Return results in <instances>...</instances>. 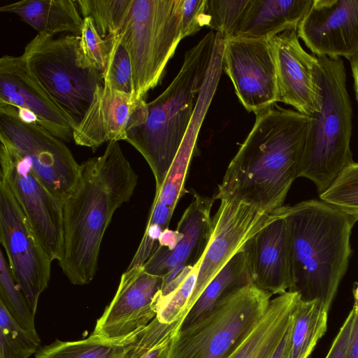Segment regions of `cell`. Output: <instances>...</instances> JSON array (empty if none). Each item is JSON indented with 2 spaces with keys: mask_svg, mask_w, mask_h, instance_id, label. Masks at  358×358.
I'll list each match as a JSON object with an SVG mask.
<instances>
[{
  "mask_svg": "<svg viewBox=\"0 0 358 358\" xmlns=\"http://www.w3.org/2000/svg\"><path fill=\"white\" fill-rule=\"evenodd\" d=\"M193 199L180 218L177 230L183 237L172 250L158 246L143 265L145 272L164 278V285L175 279L187 266L199 263L212 234L210 210L215 198L193 194Z\"/></svg>",
  "mask_w": 358,
  "mask_h": 358,
  "instance_id": "cell-19",
  "label": "cell"
},
{
  "mask_svg": "<svg viewBox=\"0 0 358 358\" xmlns=\"http://www.w3.org/2000/svg\"><path fill=\"white\" fill-rule=\"evenodd\" d=\"M286 217L292 278L289 291L302 301H317L329 311L348 268L358 213L310 199L287 206Z\"/></svg>",
  "mask_w": 358,
  "mask_h": 358,
  "instance_id": "cell-3",
  "label": "cell"
},
{
  "mask_svg": "<svg viewBox=\"0 0 358 358\" xmlns=\"http://www.w3.org/2000/svg\"><path fill=\"white\" fill-rule=\"evenodd\" d=\"M166 229L162 224L148 219L143 238L127 269L143 266L157 249L159 238Z\"/></svg>",
  "mask_w": 358,
  "mask_h": 358,
  "instance_id": "cell-36",
  "label": "cell"
},
{
  "mask_svg": "<svg viewBox=\"0 0 358 358\" xmlns=\"http://www.w3.org/2000/svg\"><path fill=\"white\" fill-rule=\"evenodd\" d=\"M163 285V277L145 272L143 266L127 268L91 334L120 339L142 330L157 316V299Z\"/></svg>",
  "mask_w": 358,
  "mask_h": 358,
  "instance_id": "cell-14",
  "label": "cell"
},
{
  "mask_svg": "<svg viewBox=\"0 0 358 358\" xmlns=\"http://www.w3.org/2000/svg\"><path fill=\"white\" fill-rule=\"evenodd\" d=\"M352 310L353 320L345 358H358V301H355Z\"/></svg>",
  "mask_w": 358,
  "mask_h": 358,
  "instance_id": "cell-38",
  "label": "cell"
},
{
  "mask_svg": "<svg viewBox=\"0 0 358 358\" xmlns=\"http://www.w3.org/2000/svg\"><path fill=\"white\" fill-rule=\"evenodd\" d=\"M329 311L300 298L292 315L289 358H308L327 329Z\"/></svg>",
  "mask_w": 358,
  "mask_h": 358,
  "instance_id": "cell-26",
  "label": "cell"
},
{
  "mask_svg": "<svg viewBox=\"0 0 358 358\" xmlns=\"http://www.w3.org/2000/svg\"><path fill=\"white\" fill-rule=\"evenodd\" d=\"M284 206L274 212L264 213L241 201L221 200L212 217L211 237L199 264L196 287L186 306L185 316L217 273L252 236L282 214Z\"/></svg>",
  "mask_w": 358,
  "mask_h": 358,
  "instance_id": "cell-12",
  "label": "cell"
},
{
  "mask_svg": "<svg viewBox=\"0 0 358 358\" xmlns=\"http://www.w3.org/2000/svg\"><path fill=\"white\" fill-rule=\"evenodd\" d=\"M216 32L211 30L185 52L180 70L152 101L138 102L125 141L144 157L162 187L194 114L213 55Z\"/></svg>",
  "mask_w": 358,
  "mask_h": 358,
  "instance_id": "cell-4",
  "label": "cell"
},
{
  "mask_svg": "<svg viewBox=\"0 0 358 358\" xmlns=\"http://www.w3.org/2000/svg\"><path fill=\"white\" fill-rule=\"evenodd\" d=\"M353 311L351 309L340 327L325 358H345L349 343Z\"/></svg>",
  "mask_w": 358,
  "mask_h": 358,
  "instance_id": "cell-37",
  "label": "cell"
},
{
  "mask_svg": "<svg viewBox=\"0 0 358 358\" xmlns=\"http://www.w3.org/2000/svg\"><path fill=\"white\" fill-rule=\"evenodd\" d=\"M252 282L246 259L241 250L208 284L183 319L179 329L189 326L203 316L222 297Z\"/></svg>",
  "mask_w": 358,
  "mask_h": 358,
  "instance_id": "cell-24",
  "label": "cell"
},
{
  "mask_svg": "<svg viewBox=\"0 0 358 358\" xmlns=\"http://www.w3.org/2000/svg\"><path fill=\"white\" fill-rule=\"evenodd\" d=\"M107 38L110 42V51L103 73V85L132 96L133 79L129 56L117 35Z\"/></svg>",
  "mask_w": 358,
  "mask_h": 358,
  "instance_id": "cell-31",
  "label": "cell"
},
{
  "mask_svg": "<svg viewBox=\"0 0 358 358\" xmlns=\"http://www.w3.org/2000/svg\"><path fill=\"white\" fill-rule=\"evenodd\" d=\"M131 95L104 85L97 86L93 99L73 129V140L96 149L110 141H126L137 106Z\"/></svg>",
  "mask_w": 358,
  "mask_h": 358,
  "instance_id": "cell-20",
  "label": "cell"
},
{
  "mask_svg": "<svg viewBox=\"0 0 358 358\" xmlns=\"http://www.w3.org/2000/svg\"><path fill=\"white\" fill-rule=\"evenodd\" d=\"M272 294L250 283L171 338L167 358H227L265 314Z\"/></svg>",
  "mask_w": 358,
  "mask_h": 358,
  "instance_id": "cell-8",
  "label": "cell"
},
{
  "mask_svg": "<svg viewBox=\"0 0 358 358\" xmlns=\"http://www.w3.org/2000/svg\"><path fill=\"white\" fill-rule=\"evenodd\" d=\"M250 0H207L208 27L224 39L234 37Z\"/></svg>",
  "mask_w": 358,
  "mask_h": 358,
  "instance_id": "cell-30",
  "label": "cell"
},
{
  "mask_svg": "<svg viewBox=\"0 0 358 358\" xmlns=\"http://www.w3.org/2000/svg\"><path fill=\"white\" fill-rule=\"evenodd\" d=\"M183 237V234L178 230L166 229L159 238V246L164 247L168 250H173Z\"/></svg>",
  "mask_w": 358,
  "mask_h": 358,
  "instance_id": "cell-39",
  "label": "cell"
},
{
  "mask_svg": "<svg viewBox=\"0 0 358 358\" xmlns=\"http://www.w3.org/2000/svg\"><path fill=\"white\" fill-rule=\"evenodd\" d=\"M311 120L275 104L257 114L252 129L227 169L215 199L241 201L264 213L282 208L298 178Z\"/></svg>",
  "mask_w": 358,
  "mask_h": 358,
  "instance_id": "cell-1",
  "label": "cell"
},
{
  "mask_svg": "<svg viewBox=\"0 0 358 358\" xmlns=\"http://www.w3.org/2000/svg\"><path fill=\"white\" fill-rule=\"evenodd\" d=\"M138 179L119 141L80 164L76 188L63 201L64 257L59 262L73 285H85L94 278L105 232L115 212L130 200Z\"/></svg>",
  "mask_w": 358,
  "mask_h": 358,
  "instance_id": "cell-2",
  "label": "cell"
},
{
  "mask_svg": "<svg viewBox=\"0 0 358 358\" xmlns=\"http://www.w3.org/2000/svg\"><path fill=\"white\" fill-rule=\"evenodd\" d=\"M222 68L248 112L257 115L278 102L276 69L268 41L224 39Z\"/></svg>",
  "mask_w": 358,
  "mask_h": 358,
  "instance_id": "cell-13",
  "label": "cell"
},
{
  "mask_svg": "<svg viewBox=\"0 0 358 358\" xmlns=\"http://www.w3.org/2000/svg\"><path fill=\"white\" fill-rule=\"evenodd\" d=\"M299 38L297 30L289 29L268 41L276 69L278 102L313 117L319 110L317 57L306 52Z\"/></svg>",
  "mask_w": 358,
  "mask_h": 358,
  "instance_id": "cell-16",
  "label": "cell"
},
{
  "mask_svg": "<svg viewBox=\"0 0 358 358\" xmlns=\"http://www.w3.org/2000/svg\"><path fill=\"white\" fill-rule=\"evenodd\" d=\"M0 300L14 320L24 329L36 333L34 316L28 301L17 284L6 256L0 252Z\"/></svg>",
  "mask_w": 358,
  "mask_h": 358,
  "instance_id": "cell-29",
  "label": "cell"
},
{
  "mask_svg": "<svg viewBox=\"0 0 358 358\" xmlns=\"http://www.w3.org/2000/svg\"><path fill=\"white\" fill-rule=\"evenodd\" d=\"M299 298L287 291L272 299L262 319L227 358H269L289 329Z\"/></svg>",
  "mask_w": 358,
  "mask_h": 358,
  "instance_id": "cell-21",
  "label": "cell"
},
{
  "mask_svg": "<svg viewBox=\"0 0 358 358\" xmlns=\"http://www.w3.org/2000/svg\"><path fill=\"white\" fill-rule=\"evenodd\" d=\"M350 62L354 82L355 98L358 104V55Z\"/></svg>",
  "mask_w": 358,
  "mask_h": 358,
  "instance_id": "cell-42",
  "label": "cell"
},
{
  "mask_svg": "<svg viewBox=\"0 0 358 358\" xmlns=\"http://www.w3.org/2000/svg\"><path fill=\"white\" fill-rule=\"evenodd\" d=\"M0 241L13 277L35 314L47 288L52 259L7 183L0 179Z\"/></svg>",
  "mask_w": 358,
  "mask_h": 358,
  "instance_id": "cell-10",
  "label": "cell"
},
{
  "mask_svg": "<svg viewBox=\"0 0 358 358\" xmlns=\"http://www.w3.org/2000/svg\"><path fill=\"white\" fill-rule=\"evenodd\" d=\"M200 262L193 267L173 292L164 298L157 297L156 317L160 322L172 324L182 322L185 317L186 306L196 287Z\"/></svg>",
  "mask_w": 358,
  "mask_h": 358,
  "instance_id": "cell-32",
  "label": "cell"
},
{
  "mask_svg": "<svg viewBox=\"0 0 358 358\" xmlns=\"http://www.w3.org/2000/svg\"><path fill=\"white\" fill-rule=\"evenodd\" d=\"M291 326L292 323L281 342L269 358H289Z\"/></svg>",
  "mask_w": 358,
  "mask_h": 358,
  "instance_id": "cell-40",
  "label": "cell"
},
{
  "mask_svg": "<svg viewBox=\"0 0 358 358\" xmlns=\"http://www.w3.org/2000/svg\"><path fill=\"white\" fill-rule=\"evenodd\" d=\"M183 0H131L117 34L131 61V101L145 99L161 82L166 64L183 39L180 19Z\"/></svg>",
  "mask_w": 358,
  "mask_h": 358,
  "instance_id": "cell-6",
  "label": "cell"
},
{
  "mask_svg": "<svg viewBox=\"0 0 358 358\" xmlns=\"http://www.w3.org/2000/svg\"><path fill=\"white\" fill-rule=\"evenodd\" d=\"M171 338L166 340L139 358H167Z\"/></svg>",
  "mask_w": 358,
  "mask_h": 358,
  "instance_id": "cell-41",
  "label": "cell"
},
{
  "mask_svg": "<svg viewBox=\"0 0 358 358\" xmlns=\"http://www.w3.org/2000/svg\"><path fill=\"white\" fill-rule=\"evenodd\" d=\"M40 342L38 334L22 328L0 300V358H29Z\"/></svg>",
  "mask_w": 358,
  "mask_h": 358,
  "instance_id": "cell-27",
  "label": "cell"
},
{
  "mask_svg": "<svg viewBox=\"0 0 358 358\" xmlns=\"http://www.w3.org/2000/svg\"><path fill=\"white\" fill-rule=\"evenodd\" d=\"M0 134L27 159L44 185L64 201L75 189L80 164L63 141L37 124L0 110Z\"/></svg>",
  "mask_w": 358,
  "mask_h": 358,
  "instance_id": "cell-11",
  "label": "cell"
},
{
  "mask_svg": "<svg viewBox=\"0 0 358 358\" xmlns=\"http://www.w3.org/2000/svg\"><path fill=\"white\" fill-rule=\"evenodd\" d=\"M313 0H250L234 37L269 41L297 27Z\"/></svg>",
  "mask_w": 358,
  "mask_h": 358,
  "instance_id": "cell-22",
  "label": "cell"
},
{
  "mask_svg": "<svg viewBox=\"0 0 358 358\" xmlns=\"http://www.w3.org/2000/svg\"><path fill=\"white\" fill-rule=\"evenodd\" d=\"M320 199L344 210L358 213V162H353L338 176Z\"/></svg>",
  "mask_w": 358,
  "mask_h": 358,
  "instance_id": "cell-33",
  "label": "cell"
},
{
  "mask_svg": "<svg viewBox=\"0 0 358 358\" xmlns=\"http://www.w3.org/2000/svg\"><path fill=\"white\" fill-rule=\"evenodd\" d=\"M2 13H12L38 31L55 36L62 32L80 36L84 18L76 1L22 0L2 6Z\"/></svg>",
  "mask_w": 358,
  "mask_h": 358,
  "instance_id": "cell-23",
  "label": "cell"
},
{
  "mask_svg": "<svg viewBox=\"0 0 358 358\" xmlns=\"http://www.w3.org/2000/svg\"><path fill=\"white\" fill-rule=\"evenodd\" d=\"M1 178L22 207L52 261L64 257L63 201L38 179L29 162L0 134Z\"/></svg>",
  "mask_w": 358,
  "mask_h": 358,
  "instance_id": "cell-9",
  "label": "cell"
},
{
  "mask_svg": "<svg viewBox=\"0 0 358 358\" xmlns=\"http://www.w3.org/2000/svg\"><path fill=\"white\" fill-rule=\"evenodd\" d=\"M346 78L342 58L317 57L319 110L311 117L298 177L313 182L319 195L354 162L350 149L353 112Z\"/></svg>",
  "mask_w": 358,
  "mask_h": 358,
  "instance_id": "cell-5",
  "label": "cell"
},
{
  "mask_svg": "<svg viewBox=\"0 0 358 358\" xmlns=\"http://www.w3.org/2000/svg\"><path fill=\"white\" fill-rule=\"evenodd\" d=\"M83 18L90 17L103 38L117 35L129 12L131 0H76Z\"/></svg>",
  "mask_w": 358,
  "mask_h": 358,
  "instance_id": "cell-28",
  "label": "cell"
},
{
  "mask_svg": "<svg viewBox=\"0 0 358 358\" xmlns=\"http://www.w3.org/2000/svg\"><path fill=\"white\" fill-rule=\"evenodd\" d=\"M207 0H183L180 27L182 38L195 34L203 27L208 26L210 17Z\"/></svg>",
  "mask_w": 358,
  "mask_h": 358,
  "instance_id": "cell-35",
  "label": "cell"
},
{
  "mask_svg": "<svg viewBox=\"0 0 358 358\" xmlns=\"http://www.w3.org/2000/svg\"><path fill=\"white\" fill-rule=\"evenodd\" d=\"M355 301H358V285L353 291Z\"/></svg>",
  "mask_w": 358,
  "mask_h": 358,
  "instance_id": "cell-43",
  "label": "cell"
},
{
  "mask_svg": "<svg viewBox=\"0 0 358 358\" xmlns=\"http://www.w3.org/2000/svg\"><path fill=\"white\" fill-rule=\"evenodd\" d=\"M0 104L22 108L34 115L38 124L63 141L73 140L77 124L51 99L30 75L22 56L0 59Z\"/></svg>",
  "mask_w": 358,
  "mask_h": 358,
  "instance_id": "cell-17",
  "label": "cell"
},
{
  "mask_svg": "<svg viewBox=\"0 0 358 358\" xmlns=\"http://www.w3.org/2000/svg\"><path fill=\"white\" fill-rule=\"evenodd\" d=\"M80 36V51L84 62L99 70L103 76L110 51L109 40L100 36L90 17L84 18Z\"/></svg>",
  "mask_w": 358,
  "mask_h": 358,
  "instance_id": "cell-34",
  "label": "cell"
},
{
  "mask_svg": "<svg viewBox=\"0 0 358 358\" xmlns=\"http://www.w3.org/2000/svg\"><path fill=\"white\" fill-rule=\"evenodd\" d=\"M287 206L285 205L282 214L252 236L242 249L252 284L272 295L289 291L292 285Z\"/></svg>",
  "mask_w": 358,
  "mask_h": 358,
  "instance_id": "cell-18",
  "label": "cell"
},
{
  "mask_svg": "<svg viewBox=\"0 0 358 358\" xmlns=\"http://www.w3.org/2000/svg\"><path fill=\"white\" fill-rule=\"evenodd\" d=\"M297 34L316 57L358 55V0H313Z\"/></svg>",
  "mask_w": 358,
  "mask_h": 358,
  "instance_id": "cell-15",
  "label": "cell"
},
{
  "mask_svg": "<svg viewBox=\"0 0 358 358\" xmlns=\"http://www.w3.org/2000/svg\"><path fill=\"white\" fill-rule=\"evenodd\" d=\"M141 331L120 339H103L91 334L78 341L56 340L39 348L35 358H129Z\"/></svg>",
  "mask_w": 358,
  "mask_h": 358,
  "instance_id": "cell-25",
  "label": "cell"
},
{
  "mask_svg": "<svg viewBox=\"0 0 358 358\" xmlns=\"http://www.w3.org/2000/svg\"><path fill=\"white\" fill-rule=\"evenodd\" d=\"M80 36L38 34L21 55L32 78L76 124L83 118L103 74L84 62Z\"/></svg>",
  "mask_w": 358,
  "mask_h": 358,
  "instance_id": "cell-7",
  "label": "cell"
}]
</instances>
